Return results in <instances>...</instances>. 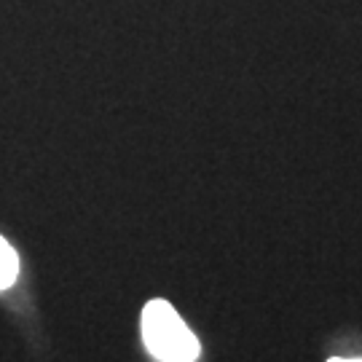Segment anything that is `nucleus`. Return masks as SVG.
Returning a JSON list of instances; mask_svg holds the SVG:
<instances>
[{
    "mask_svg": "<svg viewBox=\"0 0 362 362\" xmlns=\"http://www.w3.org/2000/svg\"><path fill=\"white\" fill-rule=\"evenodd\" d=\"M16 274H19V258H16L13 247L0 236V290L13 285Z\"/></svg>",
    "mask_w": 362,
    "mask_h": 362,
    "instance_id": "nucleus-2",
    "label": "nucleus"
},
{
    "mask_svg": "<svg viewBox=\"0 0 362 362\" xmlns=\"http://www.w3.org/2000/svg\"><path fill=\"white\" fill-rule=\"evenodd\" d=\"M330 362H362V360H341V357H338V360H330Z\"/></svg>",
    "mask_w": 362,
    "mask_h": 362,
    "instance_id": "nucleus-3",
    "label": "nucleus"
},
{
    "mask_svg": "<svg viewBox=\"0 0 362 362\" xmlns=\"http://www.w3.org/2000/svg\"><path fill=\"white\" fill-rule=\"evenodd\" d=\"M143 338L153 357L164 362H194L199 341L167 300H151L143 309Z\"/></svg>",
    "mask_w": 362,
    "mask_h": 362,
    "instance_id": "nucleus-1",
    "label": "nucleus"
}]
</instances>
